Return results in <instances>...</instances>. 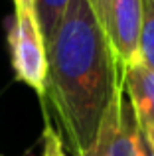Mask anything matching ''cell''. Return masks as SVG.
I'll return each mask as SVG.
<instances>
[{
  "mask_svg": "<svg viewBox=\"0 0 154 156\" xmlns=\"http://www.w3.org/2000/svg\"><path fill=\"white\" fill-rule=\"evenodd\" d=\"M46 91L75 156L97 136L105 111L123 89V67L89 0H69L46 44Z\"/></svg>",
  "mask_w": 154,
  "mask_h": 156,
  "instance_id": "cell-1",
  "label": "cell"
},
{
  "mask_svg": "<svg viewBox=\"0 0 154 156\" xmlns=\"http://www.w3.org/2000/svg\"><path fill=\"white\" fill-rule=\"evenodd\" d=\"M12 67L22 83L44 99L46 91V44L34 12V0H14V20L8 34Z\"/></svg>",
  "mask_w": 154,
  "mask_h": 156,
  "instance_id": "cell-2",
  "label": "cell"
},
{
  "mask_svg": "<svg viewBox=\"0 0 154 156\" xmlns=\"http://www.w3.org/2000/svg\"><path fill=\"white\" fill-rule=\"evenodd\" d=\"M136 138L138 122L124 89H121L105 111L91 148L81 156H138Z\"/></svg>",
  "mask_w": 154,
  "mask_h": 156,
  "instance_id": "cell-3",
  "label": "cell"
},
{
  "mask_svg": "<svg viewBox=\"0 0 154 156\" xmlns=\"http://www.w3.org/2000/svg\"><path fill=\"white\" fill-rule=\"evenodd\" d=\"M142 0H109L105 32L121 65H128L138 53Z\"/></svg>",
  "mask_w": 154,
  "mask_h": 156,
  "instance_id": "cell-4",
  "label": "cell"
},
{
  "mask_svg": "<svg viewBox=\"0 0 154 156\" xmlns=\"http://www.w3.org/2000/svg\"><path fill=\"white\" fill-rule=\"evenodd\" d=\"M123 67V89L140 129H154V69L135 57Z\"/></svg>",
  "mask_w": 154,
  "mask_h": 156,
  "instance_id": "cell-5",
  "label": "cell"
},
{
  "mask_svg": "<svg viewBox=\"0 0 154 156\" xmlns=\"http://www.w3.org/2000/svg\"><path fill=\"white\" fill-rule=\"evenodd\" d=\"M67 4H69V0H34V12L44 44H47L54 38V32L61 22V16L65 12Z\"/></svg>",
  "mask_w": 154,
  "mask_h": 156,
  "instance_id": "cell-6",
  "label": "cell"
},
{
  "mask_svg": "<svg viewBox=\"0 0 154 156\" xmlns=\"http://www.w3.org/2000/svg\"><path fill=\"white\" fill-rule=\"evenodd\" d=\"M136 57L154 69V0H142V22Z\"/></svg>",
  "mask_w": 154,
  "mask_h": 156,
  "instance_id": "cell-7",
  "label": "cell"
},
{
  "mask_svg": "<svg viewBox=\"0 0 154 156\" xmlns=\"http://www.w3.org/2000/svg\"><path fill=\"white\" fill-rule=\"evenodd\" d=\"M42 156H67L63 150V142L59 133L54 129L51 121L46 117V129H44V152Z\"/></svg>",
  "mask_w": 154,
  "mask_h": 156,
  "instance_id": "cell-8",
  "label": "cell"
},
{
  "mask_svg": "<svg viewBox=\"0 0 154 156\" xmlns=\"http://www.w3.org/2000/svg\"><path fill=\"white\" fill-rule=\"evenodd\" d=\"M89 4H91L93 12H95L97 20L101 22V26L105 28V24H107V10H109V0H89Z\"/></svg>",
  "mask_w": 154,
  "mask_h": 156,
  "instance_id": "cell-9",
  "label": "cell"
},
{
  "mask_svg": "<svg viewBox=\"0 0 154 156\" xmlns=\"http://www.w3.org/2000/svg\"><path fill=\"white\" fill-rule=\"evenodd\" d=\"M136 150H138V156H154L152 146L148 144V140L144 136V133L140 130V126H138V138H136Z\"/></svg>",
  "mask_w": 154,
  "mask_h": 156,
  "instance_id": "cell-10",
  "label": "cell"
},
{
  "mask_svg": "<svg viewBox=\"0 0 154 156\" xmlns=\"http://www.w3.org/2000/svg\"><path fill=\"white\" fill-rule=\"evenodd\" d=\"M144 133V136H146V140H148V144L152 146V150H154V129H140Z\"/></svg>",
  "mask_w": 154,
  "mask_h": 156,
  "instance_id": "cell-11",
  "label": "cell"
}]
</instances>
